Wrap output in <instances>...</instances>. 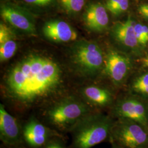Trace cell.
Listing matches in <instances>:
<instances>
[{"label": "cell", "mask_w": 148, "mask_h": 148, "mask_svg": "<svg viewBox=\"0 0 148 148\" xmlns=\"http://www.w3.org/2000/svg\"><path fill=\"white\" fill-rule=\"evenodd\" d=\"M61 70L51 59L38 55L27 56L8 74L6 84L11 95L24 103L46 97L59 84Z\"/></svg>", "instance_id": "1"}, {"label": "cell", "mask_w": 148, "mask_h": 148, "mask_svg": "<svg viewBox=\"0 0 148 148\" xmlns=\"http://www.w3.org/2000/svg\"><path fill=\"white\" fill-rule=\"evenodd\" d=\"M114 122L111 117L101 114L85 116L75 125V145L91 148L104 142L110 137Z\"/></svg>", "instance_id": "2"}, {"label": "cell", "mask_w": 148, "mask_h": 148, "mask_svg": "<svg viewBox=\"0 0 148 148\" xmlns=\"http://www.w3.org/2000/svg\"><path fill=\"white\" fill-rule=\"evenodd\" d=\"M110 138L126 148H148V130L137 122L127 119H117Z\"/></svg>", "instance_id": "3"}, {"label": "cell", "mask_w": 148, "mask_h": 148, "mask_svg": "<svg viewBox=\"0 0 148 148\" xmlns=\"http://www.w3.org/2000/svg\"><path fill=\"white\" fill-rule=\"evenodd\" d=\"M72 56L74 63L86 74H97L103 66L102 50L94 42L82 40L76 43L73 48Z\"/></svg>", "instance_id": "4"}, {"label": "cell", "mask_w": 148, "mask_h": 148, "mask_svg": "<svg viewBox=\"0 0 148 148\" xmlns=\"http://www.w3.org/2000/svg\"><path fill=\"white\" fill-rule=\"evenodd\" d=\"M112 114L117 119L137 122L148 130V98L130 93L117 101Z\"/></svg>", "instance_id": "5"}, {"label": "cell", "mask_w": 148, "mask_h": 148, "mask_svg": "<svg viewBox=\"0 0 148 148\" xmlns=\"http://www.w3.org/2000/svg\"><path fill=\"white\" fill-rule=\"evenodd\" d=\"M88 109L78 101H65L54 107L49 112V117L53 124L59 127L75 125L87 115Z\"/></svg>", "instance_id": "6"}, {"label": "cell", "mask_w": 148, "mask_h": 148, "mask_svg": "<svg viewBox=\"0 0 148 148\" xmlns=\"http://www.w3.org/2000/svg\"><path fill=\"white\" fill-rule=\"evenodd\" d=\"M105 71L111 82L120 86L126 81L132 66L131 58L125 53L111 49L105 58Z\"/></svg>", "instance_id": "7"}, {"label": "cell", "mask_w": 148, "mask_h": 148, "mask_svg": "<svg viewBox=\"0 0 148 148\" xmlns=\"http://www.w3.org/2000/svg\"><path fill=\"white\" fill-rule=\"evenodd\" d=\"M135 22L130 16L126 21L117 22L111 28V34L115 41L127 52L138 56L143 48L138 42L135 34Z\"/></svg>", "instance_id": "8"}, {"label": "cell", "mask_w": 148, "mask_h": 148, "mask_svg": "<svg viewBox=\"0 0 148 148\" xmlns=\"http://www.w3.org/2000/svg\"><path fill=\"white\" fill-rule=\"evenodd\" d=\"M1 16L5 21L21 32L36 34V27L33 16L21 7L12 4L1 5Z\"/></svg>", "instance_id": "9"}, {"label": "cell", "mask_w": 148, "mask_h": 148, "mask_svg": "<svg viewBox=\"0 0 148 148\" xmlns=\"http://www.w3.org/2000/svg\"><path fill=\"white\" fill-rule=\"evenodd\" d=\"M44 36L54 42H69L75 41L77 34L69 23L60 20H51L44 24Z\"/></svg>", "instance_id": "10"}, {"label": "cell", "mask_w": 148, "mask_h": 148, "mask_svg": "<svg viewBox=\"0 0 148 148\" xmlns=\"http://www.w3.org/2000/svg\"><path fill=\"white\" fill-rule=\"evenodd\" d=\"M86 26L94 32H103L109 25V19L106 6L100 3H93L88 5L84 14Z\"/></svg>", "instance_id": "11"}, {"label": "cell", "mask_w": 148, "mask_h": 148, "mask_svg": "<svg viewBox=\"0 0 148 148\" xmlns=\"http://www.w3.org/2000/svg\"><path fill=\"white\" fill-rule=\"evenodd\" d=\"M0 135L1 140L7 144H15L19 140L20 130L16 119L0 105Z\"/></svg>", "instance_id": "12"}, {"label": "cell", "mask_w": 148, "mask_h": 148, "mask_svg": "<svg viewBox=\"0 0 148 148\" xmlns=\"http://www.w3.org/2000/svg\"><path fill=\"white\" fill-rule=\"evenodd\" d=\"M84 95L92 103L99 106L111 105L113 95L109 90L95 86H90L83 90Z\"/></svg>", "instance_id": "13"}, {"label": "cell", "mask_w": 148, "mask_h": 148, "mask_svg": "<svg viewBox=\"0 0 148 148\" xmlns=\"http://www.w3.org/2000/svg\"><path fill=\"white\" fill-rule=\"evenodd\" d=\"M129 92L148 98V70L136 75L128 85Z\"/></svg>", "instance_id": "14"}, {"label": "cell", "mask_w": 148, "mask_h": 148, "mask_svg": "<svg viewBox=\"0 0 148 148\" xmlns=\"http://www.w3.org/2000/svg\"><path fill=\"white\" fill-rule=\"evenodd\" d=\"M47 136L46 128L39 122L32 120L29 122L24 130V137L27 138Z\"/></svg>", "instance_id": "15"}, {"label": "cell", "mask_w": 148, "mask_h": 148, "mask_svg": "<svg viewBox=\"0 0 148 148\" xmlns=\"http://www.w3.org/2000/svg\"><path fill=\"white\" fill-rule=\"evenodd\" d=\"M14 38H11L0 44V60L1 62L11 58L16 53L18 45Z\"/></svg>", "instance_id": "16"}, {"label": "cell", "mask_w": 148, "mask_h": 148, "mask_svg": "<svg viewBox=\"0 0 148 148\" xmlns=\"http://www.w3.org/2000/svg\"><path fill=\"white\" fill-rule=\"evenodd\" d=\"M106 7L112 14L118 16L127 11L129 7L128 0H108Z\"/></svg>", "instance_id": "17"}, {"label": "cell", "mask_w": 148, "mask_h": 148, "mask_svg": "<svg viewBox=\"0 0 148 148\" xmlns=\"http://www.w3.org/2000/svg\"><path fill=\"white\" fill-rule=\"evenodd\" d=\"M65 11L70 13H77L82 10L85 0H59Z\"/></svg>", "instance_id": "18"}, {"label": "cell", "mask_w": 148, "mask_h": 148, "mask_svg": "<svg viewBox=\"0 0 148 148\" xmlns=\"http://www.w3.org/2000/svg\"><path fill=\"white\" fill-rule=\"evenodd\" d=\"M134 29L138 41L140 45V46L144 48L147 46L148 43V40H147L144 35V24L136 21L134 26Z\"/></svg>", "instance_id": "19"}, {"label": "cell", "mask_w": 148, "mask_h": 148, "mask_svg": "<svg viewBox=\"0 0 148 148\" xmlns=\"http://www.w3.org/2000/svg\"><path fill=\"white\" fill-rule=\"evenodd\" d=\"M15 38L14 32L10 27L5 24L1 23L0 24V44L5 42L6 41Z\"/></svg>", "instance_id": "20"}, {"label": "cell", "mask_w": 148, "mask_h": 148, "mask_svg": "<svg viewBox=\"0 0 148 148\" xmlns=\"http://www.w3.org/2000/svg\"><path fill=\"white\" fill-rule=\"evenodd\" d=\"M27 3L38 5V6H46L52 3L53 0H24Z\"/></svg>", "instance_id": "21"}, {"label": "cell", "mask_w": 148, "mask_h": 148, "mask_svg": "<svg viewBox=\"0 0 148 148\" xmlns=\"http://www.w3.org/2000/svg\"><path fill=\"white\" fill-rule=\"evenodd\" d=\"M138 11L139 13L145 19L148 21V4L144 3L142 4L138 7Z\"/></svg>", "instance_id": "22"}, {"label": "cell", "mask_w": 148, "mask_h": 148, "mask_svg": "<svg viewBox=\"0 0 148 148\" xmlns=\"http://www.w3.org/2000/svg\"><path fill=\"white\" fill-rule=\"evenodd\" d=\"M141 64L143 68H148V53L141 59Z\"/></svg>", "instance_id": "23"}, {"label": "cell", "mask_w": 148, "mask_h": 148, "mask_svg": "<svg viewBox=\"0 0 148 148\" xmlns=\"http://www.w3.org/2000/svg\"><path fill=\"white\" fill-rule=\"evenodd\" d=\"M113 144H114L113 145V147L112 148H126L122 147L121 145H120L117 144H116V143H113Z\"/></svg>", "instance_id": "24"}, {"label": "cell", "mask_w": 148, "mask_h": 148, "mask_svg": "<svg viewBox=\"0 0 148 148\" xmlns=\"http://www.w3.org/2000/svg\"><path fill=\"white\" fill-rule=\"evenodd\" d=\"M58 144H52V145H49L48 147L46 148H57L58 147Z\"/></svg>", "instance_id": "25"}]
</instances>
